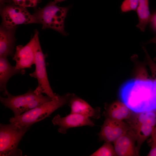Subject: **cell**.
<instances>
[{"instance_id": "1", "label": "cell", "mask_w": 156, "mask_h": 156, "mask_svg": "<svg viewBox=\"0 0 156 156\" xmlns=\"http://www.w3.org/2000/svg\"><path fill=\"white\" fill-rule=\"evenodd\" d=\"M121 101L134 113L156 110V82L147 78L128 80L121 87Z\"/></svg>"}, {"instance_id": "2", "label": "cell", "mask_w": 156, "mask_h": 156, "mask_svg": "<svg viewBox=\"0 0 156 156\" xmlns=\"http://www.w3.org/2000/svg\"><path fill=\"white\" fill-rule=\"evenodd\" d=\"M72 94L67 93L24 112L17 116L10 118V122L19 126L29 127L34 124L49 116L53 112L68 103Z\"/></svg>"}, {"instance_id": "3", "label": "cell", "mask_w": 156, "mask_h": 156, "mask_svg": "<svg viewBox=\"0 0 156 156\" xmlns=\"http://www.w3.org/2000/svg\"><path fill=\"white\" fill-rule=\"evenodd\" d=\"M51 1L43 8L36 10L33 14L42 25V29L50 28L55 30L64 36L68 35L64 30V21L67 12L72 5L57 6Z\"/></svg>"}, {"instance_id": "4", "label": "cell", "mask_w": 156, "mask_h": 156, "mask_svg": "<svg viewBox=\"0 0 156 156\" xmlns=\"http://www.w3.org/2000/svg\"><path fill=\"white\" fill-rule=\"evenodd\" d=\"M52 100L48 96L37 94L31 89L23 94L14 96L10 94L6 97H0L1 102L10 109L15 117Z\"/></svg>"}, {"instance_id": "5", "label": "cell", "mask_w": 156, "mask_h": 156, "mask_svg": "<svg viewBox=\"0 0 156 156\" xmlns=\"http://www.w3.org/2000/svg\"><path fill=\"white\" fill-rule=\"evenodd\" d=\"M29 128L14 123H1L0 156H22V151L18 148V144Z\"/></svg>"}, {"instance_id": "6", "label": "cell", "mask_w": 156, "mask_h": 156, "mask_svg": "<svg viewBox=\"0 0 156 156\" xmlns=\"http://www.w3.org/2000/svg\"><path fill=\"white\" fill-rule=\"evenodd\" d=\"M35 55V69L34 72L29 74L30 76L36 78L38 81V85L34 90V92L37 94H45L53 100L57 99L59 95L53 92L49 81L45 64L46 55L42 51L38 34L36 39Z\"/></svg>"}, {"instance_id": "7", "label": "cell", "mask_w": 156, "mask_h": 156, "mask_svg": "<svg viewBox=\"0 0 156 156\" xmlns=\"http://www.w3.org/2000/svg\"><path fill=\"white\" fill-rule=\"evenodd\" d=\"M3 26L13 28L21 24L39 23L33 15L26 8L14 4L4 6L1 11Z\"/></svg>"}, {"instance_id": "8", "label": "cell", "mask_w": 156, "mask_h": 156, "mask_svg": "<svg viewBox=\"0 0 156 156\" xmlns=\"http://www.w3.org/2000/svg\"><path fill=\"white\" fill-rule=\"evenodd\" d=\"M38 34V31L36 30L33 37L26 44L16 47L12 59L15 61V66L18 69L25 70L31 68L32 65L34 64L36 41Z\"/></svg>"}, {"instance_id": "9", "label": "cell", "mask_w": 156, "mask_h": 156, "mask_svg": "<svg viewBox=\"0 0 156 156\" xmlns=\"http://www.w3.org/2000/svg\"><path fill=\"white\" fill-rule=\"evenodd\" d=\"M130 127L123 121L106 118L98 133L99 140L100 141L113 142Z\"/></svg>"}, {"instance_id": "10", "label": "cell", "mask_w": 156, "mask_h": 156, "mask_svg": "<svg viewBox=\"0 0 156 156\" xmlns=\"http://www.w3.org/2000/svg\"><path fill=\"white\" fill-rule=\"evenodd\" d=\"M52 122L54 125L58 126V132L63 134H66L67 130L70 128L85 126L93 127L95 125L90 118L71 113L64 117L57 114L53 118Z\"/></svg>"}, {"instance_id": "11", "label": "cell", "mask_w": 156, "mask_h": 156, "mask_svg": "<svg viewBox=\"0 0 156 156\" xmlns=\"http://www.w3.org/2000/svg\"><path fill=\"white\" fill-rule=\"evenodd\" d=\"M136 142L135 132L130 127L125 133L113 142L117 156L139 155V153L136 149Z\"/></svg>"}, {"instance_id": "12", "label": "cell", "mask_w": 156, "mask_h": 156, "mask_svg": "<svg viewBox=\"0 0 156 156\" xmlns=\"http://www.w3.org/2000/svg\"><path fill=\"white\" fill-rule=\"evenodd\" d=\"M68 104L70 108V113L96 119L100 117V108H93L86 101L73 94H72Z\"/></svg>"}, {"instance_id": "13", "label": "cell", "mask_w": 156, "mask_h": 156, "mask_svg": "<svg viewBox=\"0 0 156 156\" xmlns=\"http://www.w3.org/2000/svg\"><path fill=\"white\" fill-rule=\"evenodd\" d=\"M25 73V70L18 69L15 66H12L7 57L0 56V90L5 96L7 97L10 94L6 88L9 79L15 75Z\"/></svg>"}, {"instance_id": "14", "label": "cell", "mask_w": 156, "mask_h": 156, "mask_svg": "<svg viewBox=\"0 0 156 156\" xmlns=\"http://www.w3.org/2000/svg\"><path fill=\"white\" fill-rule=\"evenodd\" d=\"M15 27L9 28L2 26L0 29V56L13 57L15 44Z\"/></svg>"}, {"instance_id": "15", "label": "cell", "mask_w": 156, "mask_h": 156, "mask_svg": "<svg viewBox=\"0 0 156 156\" xmlns=\"http://www.w3.org/2000/svg\"><path fill=\"white\" fill-rule=\"evenodd\" d=\"M132 111L122 101H116L109 105L104 113L106 118L118 121L129 119Z\"/></svg>"}, {"instance_id": "16", "label": "cell", "mask_w": 156, "mask_h": 156, "mask_svg": "<svg viewBox=\"0 0 156 156\" xmlns=\"http://www.w3.org/2000/svg\"><path fill=\"white\" fill-rule=\"evenodd\" d=\"M138 22L136 27L141 31H145L149 23L151 14L149 7L148 0H139L138 5L136 11Z\"/></svg>"}, {"instance_id": "17", "label": "cell", "mask_w": 156, "mask_h": 156, "mask_svg": "<svg viewBox=\"0 0 156 156\" xmlns=\"http://www.w3.org/2000/svg\"><path fill=\"white\" fill-rule=\"evenodd\" d=\"M155 126L147 124L138 125L132 128L136 136V149L139 152L142 145L152 133Z\"/></svg>"}, {"instance_id": "18", "label": "cell", "mask_w": 156, "mask_h": 156, "mask_svg": "<svg viewBox=\"0 0 156 156\" xmlns=\"http://www.w3.org/2000/svg\"><path fill=\"white\" fill-rule=\"evenodd\" d=\"M135 113L131 123L130 127L131 128L140 124H149L155 126L156 124V110Z\"/></svg>"}, {"instance_id": "19", "label": "cell", "mask_w": 156, "mask_h": 156, "mask_svg": "<svg viewBox=\"0 0 156 156\" xmlns=\"http://www.w3.org/2000/svg\"><path fill=\"white\" fill-rule=\"evenodd\" d=\"M91 156H117L114 146L111 142H106L97 150L93 153Z\"/></svg>"}, {"instance_id": "20", "label": "cell", "mask_w": 156, "mask_h": 156, "mask_svg": "<svg viewBox=\"0 0 156 156\" xmlns=\"http://www.w3.org/2000/svg\"><path fill=\"white\" fill-rule=\"evenodd\" d=\"M139 0H124L121 6L122 12L126 13L131 11H136Z\"/></svg>"}, {"instance_id": "21", "label": "cell", "mask_w": 156, "mask_h": 156, "mask_svg": "<svg viewBox=\"0 0 156 156\" xmlns=\"http://www.w3.org/2000/svg\"><path fill=\"white\" fill-rule=\"evenodd\" d=\"M12 0L15 4L25 8L36 7L41 1V0Z\"/></svg>"}, {"instance_id": "22", "label": "cell", "mask_w": 156, "mask_h": 156, "mask_svg": "<svg viewBox=\"0 0 156 156\" xmlns=\"http://www.w3.org/2000/svg\"><path fill=\"white\" fill-rule=\"evenodd\" d=\"M145 51L146 53L149 67L154 77L153 80L156 82V63L152 60L145 50Z\"/></svg>"}, {"instance_id": "23", "label": "cell", "mask_w": 156, "mask_h": 156, "mask_svg": "<svg viewBox=\"0 0 156 156\" xmlns=\"http://www.w3.org/2000/svg\"><path fill=\"white\" fill-rule=\"evenodd\" d=\"M149 23L152 29L156 34V11L151 14Z\"/></svg>"}, {"instance_id": "24", "label": "cell", "mask_w": 156, "mask_h": 156, "mask_svg": "<svg viewBox=\"0 0 156 156\" xmlns=\"http://www.w3.org/2000/svg\"><path fill=\"white\" fill-rule=\"evenodd\" d=\"M147 156H156V142L152 141L151 148Z\"/></svg>"}, {"instance_id": "25", "label": "cell", "mask_w": 156, "mask_h": 156, "mask_svg": "<svg viewBox=\"0 0 156 156\" xmlns=\"http://www.w3.org/2000/svg\"><path fill=\"white\" fill-rule=\"evenodd\" d=\"M152 141L156 142V127H155L151 135Z\"/></svg>"}, {"instance_id": "26", "label": "cell", "mask_w": 156, "mask_h": 156, "mask_svg": "<svg viewBox=\"0 0 156 156\" xmlns=\"http://www.w3.org/2000/svg\"><path fill=\"white\" fill-rule=\"evenodd\" d=\"M148 43H154L156 44V34L154 37L151 38L148 42Z\"/></svg>"}, {"instance_id": "27", "label": "cell", "mask_w": 156, "mask_h": 156, "mask_svg": "<svg viewBox=\"0 0 156 156\" xmlns=\"http://www.w3.org/2000/svg\"><path fill=\"white\" fill-rule=\"evenodd\" d=\"M66 0H54V1L56 3H57L59 2H60L64 1H65Z\"/></svg>"}, {"instance_id": "28", "label": "cell", "mask_w": 156, "mask_h": 156, "mask_svg": "<svg viewBox=\"0 0 156 156\" xmlns=\"http://www.w3.org/2000/svg\"><path fill=\"white\" fill-rule=\"evenodd\" d=\"M3 0H0L1 3H2V2H3Z\"/></svg>"}, {"instance_id": "29", "label": "cell", "mask_w": 156, "mask_h": 156, "mask_svg": "<svg viewBox=\"0 0 156 156\" xmlns=\"http://www.w3.org/2000/svg\"></svg>"}]
</instances>
